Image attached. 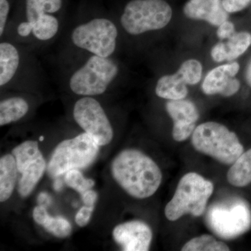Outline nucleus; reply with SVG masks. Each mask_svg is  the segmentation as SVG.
I'll list each match as a JSON object with an SVG mask.
<instances>
[{
  "label": "nucleus",
  "instance_id": "f257e3e1",
  "mask_svg": "<svg viewBox=\"0 0 251 251\" xmlns=\"http://www.w3.org/2000/svg\"><path fill=\"white\" fill-rule=\"evenodd\" d=\"M64 8V0H22L3 39L25 46L52 42L62 29Z\"/></svg>",
  "mask_w": 251,
  "mask_h": 251
},
{
  "label": "nucleus",
  "instance_id": "f03ea898",
  "mask_svg": "<svg viewBox=\"0 0 251 251\" xmlns=\"http://www.w3.org/2000/svg\"><path fill=\"white\" fill-rule=\"evenodd\" d=\"M112 177L127 194L136 199L153 196L162 183L163 175L151 157L136 149H126L112 160Z\"/></svg>",
  "mask_w": 251,
  "mask_h": 251
},
{
  "label": "nucleus",
  "instance_id": "7ed1b4c3",
  "mask_svg": "<svg viewBox=\"0 0 251 251\" xmlns=\"http://www.w3.org/2000/svg\"><path fill=\"white\" fill-rule=\"evenodd\" d=\"M120 72V66L113 57L87 54L68 75V87L75 95L97 97L110 89Z\"/></svg>",
  "mask_w": 251,
  "mask_h": 251
},
{
  "label": "nucleus",
  "instance_id": "20e7f679",
  "mask_svg": "<svg viewBox=\"0 0 251 251\" xmlns=\"http://www.w3.org/2000/svg\"><path fill=\"white\" fill-rule=\"evenodd\" d=\"M214 191V184L196 173H188L180 179L174 196L165 207V216L171 221L191 214L202 216Z\"/></svg>",
  "mask_w": 251,
  "mask_h": 251
},
{
  "label": "nucleus",
  "instance_id": "39448f33",
  "mask_svg": "<svg viewBox=\"0 0 251 251\" xmlns=\"http://www.w3.org/2000/svg\"><path fill=\"white\" fill-rule=\"evenodd\" d=\"M191 144L198 152L224 165H232L244 151L237 134L214 122L198 126L191 135Z\"/></svg>",
  "mask_w": 251,
  "mask_h": 251
},
{
  "label": "nucleus",
  "instance_id": "423d86ee",
  "mask_svg": "<svg viewBox=\"0 0 251 251\" xmlns=\"http://www.w3.org/2000/svg\"><path fill=\"white\" fill-rule=\"evenodd\" d=\"M118 37V28L110 18L95 16L73 28L70 41L73 46L87 54L112 57Z\"/></svg>",
  "mask_w": 251,
  "mask_h": 251
},
{
  "label": "nucleus",
  "instance_id": "0eeeda50",
  "mask_svg": "<svg viewBox=\"0 0 251 251\" xmlns=\"http://www.w3.org/2000/svg\"><path fill=\"white\" fill-rule=\"evenodd\" d=\"M99 145L87 133L63 140L54 148L47 165L51 177L57 178L68 171L82 169L92 164L99 151Z\"/></svg>",
  "mask_w": 251,
  "mask_h": 251
},
{
  "label": "nucleus",
  "instance_id": "6e6552de",
  "mask_svg": "<svg viewBox=\"0 0 251 251\" xmlns=\"http://www.w3.org/2000/svg\"><path fill=\"white\" fill-rule=\"evenodd\" d=\"M173 11L165 0H131L120 17V24L130 35H141L163 29L171 21Z\"/></svg>",
  "mask_w": 251,
  "mask_h": 251
},
{
  "label": "nucleus",
  "instance_id": "1a4fd4ad",
  "mask_svg": "<svg viewBox=\"0 0 251 251\" xmlns=\"http://www.w3.org/2000/svg\"><path fill=\"white\" fill-rule=\"evenodd\" d=\"M73 115L77 125L99 146L111 143L114 136L111 123L101 104L94 97H81L74 104Z\"/></svg>",
  "mask_w": 251,
  "mask_h": 251
},
{
  "label": "nucleus",
  "instance_id": "9d476101",
  "mask_svg": "<svg viewBox=\"0 0 251 251\" xmlns=\"http://www.w3.org/2000/svg\"><path fill=\"white\" fill-rule=\"evenodd\" d=\"M25 46L9 39L0 44V87L4 88L18 81L25 71Z\"/></svg>",
  "mask_w": 251,
  "mask_h": 251
},
{
  "label": "nucleus",
  "instance_id": "9b49d317",
  "mask_svg": "<svg viewBox=\"0 0 251 251\" xmlns=\"http://www.w3.org/2000/svg\"><path fill=\"white\" fill-rule=\"evenodd\" d=\"M112 237L125 251H148L153 239L151 227L140 221H130L117 225Z\"/></svg>",
  "mask_w": 251,
  "mask_h": 251
},
{
  "label": "nucleus",
  "instance_id": "f8f14e48",
  "mask_svg": "<svg viewBox=\"0 0 251 251\" xmlns=\"http://www.w3.org/2000/svg\"><path fill=\"white\" fill-rule=\"evenodd\" d=\"M166 108L174 122L173 139L179 143L187 140L192 135L200 117L197 107L191 100L180 99L170 100Z\"/></svg>",
  "mask_w": 251,
  "mask_h": 251
},
{
  "label": "nucleus",
  "instance_id": "ddd939ff",
  "mask_svg": "<svg viewBox=\"0 0 251 251\" xmlns=\"http://www.w3.org/2000/svg\"><path fill=\"white\" fill-rule=\"evenodd\" d=\"M239 70V65L237 62L212 69L203 81V92L207 95L219 94L227 97L233 96L240 89V82L234 77Z\"/></svg>",
  "mask_w": 251,
  "mask_h": 251
},
{
  "label": "nucleus",
  "instance_id": "4468645a",
  "mask_svg": "<svg viewBox=\"0 0 251 251\" xmlns=\"http://www.w3.org/2000/svg\"><path fill=\"white\" fill-rule=\"evenodd\" d=\"M188 18L202 20L214 26H219L228 18L221 0H189L184 7Z\"/></svg>",
  "mask_w": 251,
  "mask_h": 251
},
{
  "label": "nucleus",
  "instance_id": "2eb2a0df",
  "mask_svg": "<svg viewBox=\"0 0 251 251\" xmlns=\"http://www.w3.org/2000/svg\"><path fill=\"white\" fill-rule=\"evenodd\" d=\"M251 45V34L247 31L234 33L226 44L219 43L211 50V55L216 62L232 61L244 54Z\"/></svg>",
  "mask_w": 251,
  "mask_h": 251
},
{
  "label": "nucleus",
  "instance_id": "dca6fc26",
  "mask_svg": "<svg viewBox=\"0 0 251 251\" xmlns=\"http://www.w3.org/2000/svg\"><path fill=\"white\" fill-rule=\"evenodd\" d=\"M46 169L47 164L43 156L28 161L18 168V173L21 174L18 192L21 197L27 198L32 193Z\"/></svg>",
  "mask_w": 251,
  "mask_h": 251
},
{
  "label": "nucleus",
  "instance_id": "f3484780",
  "mask_svg": "<svg viewBox=\"0 0 251 251\" xmlns=\"http://www.w3.org/2000/svg\"><path fill=\"white\" fill-rule=\"evenodd\" d=\"M186 81L179 72L161 77L157 82L155 92L158 97L168 100L184 99L188 95Z\"/></svg>",
  "mask_w": 251,
  "mask_h": 251
},
{
  "label": "nucleus",
  "instance_id": "a211bd4d",
  "mask_svg": "<svg viewBox=\"0 0 251 251\" xmlns=\"http://www.w3.org/2000/svg\"><path fill=\"white\" fill-rule=\"evenodd\" d=\"M18 168L14 155L7 153L0 158V201L6 202L11 198L16 186Z\"/></svg>",
  "mask_w": 251,
  "mask_h": 251
},
{
  "label": "nucleus",
  "instance_id": "6ab92c4d",
  "mask_svg": "<svg viewBox=\"0 0 251 251\" xmlns=\"http://www.w3.org/2000/svg\"><path fill=\"white\" fill-rule=\"evenodd\" d=\"M30 105L27 99L21 96H13L0 102V126L19 121L27 115Z\"/></svg>",
  "mask_w": 251,
  "mask_h": 251
},
{
  "label": "nucleus",
  "instance_id": "aec40b11",
  "mask_svg": "<svg viewBox=\"0 0 251 251\" xmlns=\"http://www.w3.org/2000/svg\"><path fill=\"white\" fill-rule=\"evenodd\" d=\"M229 184L235 187H246L251 183V148L244 151L231 165L227 173Z\"/></svg>",
  "mask_w": 251,
  "mask_h": 251
},
{
  "label": "nucleus",
  "instance_id": "412c9836",
  "mask_svg": "<svg viewBox=\"0 0 251 251\" xmlns=\"http://www.w3.org/2000/svg\"><path fill=\"white\" fill-rule=\"evenodd\" d=\"M226 243L216 239L210 234H202L193 237L181 248L182 251H228Z\"/></svg>",
  "mask_w": 251,
  "mask_h": 251
},
{
  "label": "nucleus",
  "instance_id": "4be33fe9",
  "mask_svg": "<svg viewBox=\"0 0 251 251\" xmlns=\"http://www.w3.org/2000/svg\"><path fill=\"white\" fill-rule=\"evenodd\" d=\"M64 181L68 187L73 188L80 195L92 189L95 184L93 179L85 178L78 169L72 170L66 173Z\"/></svg>",
  "mask_w": 251,
  "mask_h": 251
},
{
  "label": "nucleus",
  "instance_id": "5701e85b",
  "mask_svg": "<svg viewBox=\"0 0 251 251\" xmlns=\"http://www.w3.org/2000/svg\"><path fill=\"white\" fill-rule=\"evenodd\" d=\"M48 231L55 237L65 238L72 233V227L70 223L62 216L52 217L49 215L42 225Z\"/></svg>",
  "mask_w": 251,
  "mask_h": 251
},
{
  "label": "nucleus",
  "instance_id": "b1692460",
  "mask_svg": "<svg viewBox=\"0 0 251 251\" xmlns=\"http://www.w3.org/2000/svg\"><path fill=\"white\" fill-rule=\"evenodd\" d=\"M178 72L184 77L188 85H196L202 77V64L196 59H189L181 64Z\"/></svg>",
  "mask_w": 251,
  "mask_h": 251
},
{
  "label": "nucleus",
  "instance_id": "393cba45",
  "mask_svg": "<svg viewBox=\"0 0 251 251\" xmlns=\"http://www.w3.org/2000/svg\"><path fill=\"white\" fill-rule=\"evenodd\" d=\"M11 10V4L10 0H0V36H1V39L4 37L8 26H9Z\"/></svg>",
  "mask_w": 251,
  "mask_h": 251
},
{
  "label": "nucleus",
  "instance_id": "a878e982",
  "mask_svg": "<svg viewBox=\"0 0 251 251\" xmlns=\"http://www.w3.org/2000/svg\"><path fill=\"white\" fill-rule=\"evenodd\" d=\"M251 0H222L223 6L227 13H235L245 9Z\"/></svg>",
  "mask_w": 251,
  "mask_h": 251
},
{
  "label": "nucleus",
  "instance_id": "bb28decb",
  "mask_svg": "<svg viewBox=\"0 0 251 251\" xmlns=\"http://www.w3.org/2000/svg\"><path fill=\"white\" fill-rule=\"evenodd\" d=\"M94 206H83L77 211L75 215V221L77 226L80 227H85L90 222Z\"/></svg>",
  "mask_w": 251,
  "mask_h": 251
},
{
  "label": "nucleus",
  "instance_id": "cd10ccee",
  "mask_svg": "<svg viewBox=\"0 0 251 251\" xmlns=\"http://www.w3.org/2000/svg\"><path fill=\"white\" fill-rule=\"evenodd\" d=\"M235 33L234 24L226 21L219 26L217 30V35L221 39H229Z\"/></svg>",
  "mask_w": 251,
  "mask_h": 251
},
{
  "label": "nucleus",
  "instance_id": "c85d7f7f",
  "mask_svg": "<svg viewBox=\"0 0 251 251\" xmlns=\"http://www.w3.org/2000/svg\"><path fill=\"white\" fill-rule=\"evenodd\" d=\"M33 219L38 225L42 226L46 219L49 216V214L46 208L43 205L36 206L34 207L32 213Z\"/></svg>",
  "mask_w": 251,
  "mask_h": 251
},
{
  "label": "nucleus",
  "instance_id": "c756f323",
  "mask_svg": "<svg viewBox=\"0 0 251 251\" xmlns=\"http://www.w3.org/2000/svg\"><path fill=\"white\" fill-rule=\"evenodd\" d=\"M82 202L85 205L88 206H94L98 199V193L93 190L90 189L81 194Z\"/></svg>",
  "mask_w": 251,
  "mask_h": 251
},
{
  "label": "nucleus",
  "instance_id": "7c9ffc66",
  "mask_svg": "<svg viewBox=\"0 0 251 251\" xmlns=\"http://www.w3.org/2000/svg\"><path fill=\"white\" fill-rule=\"evenodd\" d=\"M246 77H247L248 84L251 87V61L249 63V66H248Z\"/></svg>",
  "mask_w": 251,
  "mask_h": 251
}]
</instances>
